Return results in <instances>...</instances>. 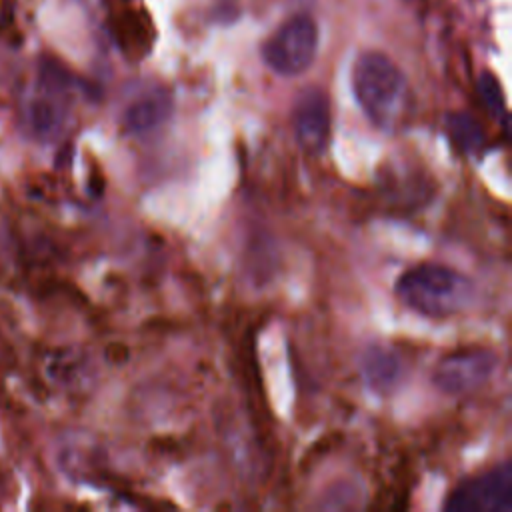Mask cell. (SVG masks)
Segmentation results:
<instances>
[{"label":"cell","mask_w":512,"mask_h":512,"mask_svg":"<svg viewBox=\"0 0 512 512\" xmlns=\"http://www.w3.org/2000/svg\"><path fill=\"white\" fill-rule=\"evenodd\" d=\"M352 90L364 116L380 130L400 124L406 104V82L390 56L378 50L358 56L352 68Z\"/></svg>","instance_id":"cell-1"},{"label":"cell","mask_w":512,"mask_h":512,"mask_svg":"<svg viewBox=\"0 0 512 512\" xmlns=\"http://www.w3.org/2000/svg\"><path fill=\"white\" fill-rule=\"evenodd\" d=\"M472 292L474 286L464 274L436 262L412 266L396 280L400 302L426 318L458 314L470 302Z\"/></svg>","instance_id":"cell-2"},{"label":"cell","mask_w":512,"mask_h":512,"mask_svg":"<svg viewBox=\"0 0 512 512\" xmlns=\"http://www.w3.org/2000/svg\"><path fill=\"white\" fill-rule=\"evenodd\" d=\"M318 50V26L308 14H294L264 42L262 58L280 76H298L310 68Z\"/></svg>","instance_id":"cell-3"},{"label":"cell","mask_w":512,"mask_h":512,"mask_svg":"<svg viewBox=\"0 0 512 512\" xmlns=\"http://www.w3.org/2000/svg\"><path fill=\"white\" fill-rule=\"evenodd\" d=\"M444 508L450 512H510L512 468L508 462L494 466L456 486Z\"/></svg>","instance_id":"cell-4"},{"label":"cell","mask_w":512,"mask_h":512,"mask_svg":"<svg viewBox=\"0 0 512 512\" xmlns=\"http://www.w3.org/2000/svg\"><path fill=\"white\" fill-rule=\"evenodd\" d=\"M496 364L498 358L492 350L472 348L452 352L438 362L432 382L444 394H466L484 384L492 376Z\"/></svg>","instance_id":"cell-5"},{"label":"cell","mask_w":512,"mask_h":512,"mask_svg":"<svg viewBox=\"0 0 512 512\" xmlns=\"http://www.w3.org/2000/svg\"><path fill=\"white\" fill-rule=\"evenodd\" d=\"M292 122L296 140L304 152L314 156L324 152L332 126L328 94L318 86L304 88L296 98Z\"/></svg>","instance_id":"cell-6"},{"label":"cell","mask_w":512,"mask_h":512,"mask_svg":"<svg viewBox=\"0 0 512 512\" xmlns=\"http://www.w3.org/2000/svg\"><path fill=\"white\" fill-rule=\"evenodd\" d=\"M114 36L126 56L140 60L150 52L154 42L152 20L146 12L126 10L114 24Z\"/></svg>","instance_id":"cell-7"},{"label":"cell","mask_w":512,"mask_h":512,"mask_svg":"<svg viewBox=\"0 0 512 512\" xmlns=\"http://www.w3.org/2000/svg\"><path fill=\"white\" fill-rule=\"evenodd\" d=\"M170 110H172L170 96L162 90H152L142 94L138 100H134L128 106L124 114V124L128 132L142 134L158 128L168 118Z\"/></svg>","instance_id":"cell-8"},{"label":"cell","mask_w":512,"mask_h":512,"mask_svg":"<svg viewBox=\"0 0 512 512\" xmlns=\"http://www.w3.org/2000/svg\"><path fill=\"white\" fill-rule=\"evenodd\" d=\"M364 374L372 388L388 392L400 380V362L388 350H370L364 362Z\"/></svg>","instance_id":"cell-9"},{"label":"cell","mask_w":512,"mask_h":512,"mask_svg":"<svg viewBox=\"0 0 512 512\" xmlns=\"http://www.w3.org/2000/svg\"><path fill=\"white\" fill-rule=\"evenodd\" d=\"M446 126H448V134H450L454 146L460 148V152L472 154V152L480 150V146L484 142V134H482L478 122L470 114H466V112L450 114L446 118Z\"/></svg>","instance_id":"cell-10"},{"label":"cell","mask_w":512,"mask_h":512,"mask_svg":"<svg viewBox=\"0 0 512 512\" xmlns=\"http://www.w3.org/2000/svg\"><path fill=\"white\" fill-rule=\"evenodd\" d=\"M478 94L482 98V104L486 106V110L496 118L502 120V124H508V114H506V104H504V94L502 88L498 84V80L490 74L484 72L478 78Z\"/></svg>","instance_id":"cell-11"},{"label":"cell","mask_w":512,"mask_h":512,"mask_svg":"<svg viewBox=\"0 0 512 512\" xmlns=\"http://www.w3.org/2000/svg\"><path fill=\"white\" fill-rule=\"evenodd\" d=\"M56 108L52 102L48 100H36L30 108V118H32V124L38 132H46V130H52L56 126Z\"/></svg>","instance_id":"cell-12"}]
</instances>
